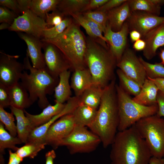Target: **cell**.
Here are the masks:
<instances>
[{
    "label": "cell",
    "instance_id": "60d3db41",
    "mask_svg": "<svg viewBox=\"0 0 164 164\" xmlns=\"http://www.w3.org/2000/svg\"><path fill=\"white\" fill-rule=\"evenodd\" d=\"M10 105L8 87L0 83V107L4 108Z\"/></svg>",
    "mask_w": 164,
    "mask_h": 164
},
{
    "label": "cell",
    "instance_id": "e0dca14e",
    "mask_svg": "<svg viewBox=\"0 0 164 164\" xmlns=\"http://www.w3.org/2000/svg\"><path fill=\"white\" fill-rule=\"evenodd\" d=\"M17 34L26 44V54L30 59L32 66L38 69H45L44 54L42 51L41 39L22 32H17Z\"/></svg>",
    "mask_w": 164,
    "mask_h": 164
},
{
    "label": "cell",
    "instance_id": "ffe728a7",
    "mask_svg": "<svg viewBox=\"0 0 164 164\" xmlns=\"http://www.w3.org/2000/svg\"><path fill=\"white\" fill-rule=\"evenodd\" d=\"M55 102L54 105L50 104L43 109L40 114H30L24 109L25 114L29 120L33 129L47 122L64 109L66 104Z\"/></svg>",
    "mask_w": 164,
    "mask_h": 164
},
{
    "label": "cell",
    "instance_id": "f546056e",
    "mask_svg": "<svg viewBox=\"0 0 164 164\" xmlns=\"http://www.w3.org/2000/svg\"><path fill=\"white\" fill-rule=\"evenodd\" d=\"M104 89L92 85L86 90L79 97V104L88 106L97 109Z\"/></svg>",
    "mask_w": 164,
    "mask_h": 164
},
{
    "label": "cell",
    "instance_id": "9f6ffc18",
    "mask_svg": "<svg viewBox=\"0 0 164 164\" xmlns=\"http://www.w3.org/2000/svg\"><path fill=\"white\" fill-rule=\"evenodd\" d=\"M162 4H164V0H162Z\"/></svg>",
    "mask_w": 164,
    "mask_h": 164
},
{
    "label": "cell",
    "instance_id": "44dd1931",
    "mask_svg": "<svg viewBox=\"0 0 164 164\" xmlns=\"http://www.w3.org/2000/svg\"><path fill=\"white\" fill-rule=\"evenodd\" d=\"M131 12L127 0L121 5L107 12V24L113 31L115 32L119 31L130 16Z\"/></svg>",
    "mask_w": 164,
    "mask_h": 164
},
{
    "label": "cell",
    "instance_id": "d6986e66",
    "mask_svg": "<svg viewBox=\"0 0 164 164\" xmlns=\"http://www.w3.org/2000/svg\"><path fill=\"white\" fill-rule=\"evenodd\" d=\"M73 20L85 30L88 36L99 43L105 48L108 49L107 41L103 34L99 26L81 13L71 14Z\"/></svg>",
    "mask_w": 164,
    "mask_h": 164
},
{
    "label": "cell",
    "instance_id": "6da1fadb",
    "mask_svg": "<svg viewBox=\"0 0 164 164\" xmlns=\"http://www.w3.org/2000/svg\"><path fill=\"white\" fill-rule=\"evenodd\" d=\"M111 164H149L152 155L135 125L118 131L111 145Z\"/></svg>",
    "mask_w": 164,
    "mask_h": 164
},
{
    "label": "cell",
    "instance_id": "f5cc1de1",
    "mask_svg": "<svg viewBox=\"0 0 164 164\" xmlns=\"http://www.w3.org/2000/svg\"><path fill=\"white\" fill-rule=\"evenodd\" d=\"M149 164H164V159L163 158H160L152 156Z\"/></svg>",
    "mask_w": 164,
    "mask_h": 164
},
{
    "label": "cell",
    "instance_id": "9c48e42d",
    "mask_svg": "<svg viewBox=\"0 0 164 164\" xmlns=\"http://www.w3.org/2000/svg\"><path fill=\"white\" fill-rule=\"evenodd\" d=\"M48 28L45 20L29 9L15 19L8 29L25 33L41 39L44 30Z\"/></svg>",
    "mask_w": 164,
    "mask_h": 164
},
{
    "label": "cell",
    "instance_id": "5b68a950",
    "mask_svg": "<svg viewBox=\"0 0 164 164\" xmlns=\"http://www.w3.org/2000/svg\"><path fill=\"white\" fill-rule=\"evenodd\" d=\"M25 69L29 70L28 74L24 71L21 76V84L28 92L32 104L37 100L41 109H43L50 104L47 95H51L59 81V78L52 77L45 69H38L30 64L29 58L26 54L23 60Z\"/></svg>",
    "mask_w": 164,
    "mask_h": 164
},
{
    "label": "cell",
    "instance_id": "681fc988",
    "mask_svg": "<svg viewBox=\"0 0 164 164\" xmlns=\"http://www.w3.org/2000/svg\"><path fill=\"white\" fill-rule=\"evenodd\" d=\"M145 41L142 39H140L134 43L133 47L136 51H143L145 48Z\"/></svg>",
    "mask_w": 164,
    "mask_h": 164
},
{
    "label": "cell",
    "instance_id": "7bdbcfd3",
    "mask_svg": "<svg viewBox=\"0 0 164 164\" xmlns=\"http://www.w3.org/2000/svg\"><path fill=\"white\" fill-rule=\"evenodd\" d=\"M0 5L11 9L19 16L21 14L17 0H0Z\"/></svg>",
    "mask_w": 164,
    "mask_h": 164
},
{
    "label": "cell",
    "instance_id": "7dc6e473",
    "mask_svg": "<svg viewBox=\"0 0 164 164\" xmlns=\"http://www.w3.org/2000/svg\"><path fill=\"white\" fill-rule=\"evenodd\" d=\"M21 15L29 9L31 0H17Z\"/></svg>",
    "mask_w": 164,
    "mask_h": 164
},
{
    "label": "cell",
    "instance_id": "11a10c76",
    "mask_svg": "<svg viewBox=\"0 0 164 164\" xmlns=\"http://www.w3.org/2000/svg\"><path fill=\"white\" fill-rule=\"evenodd\" d=\"M159 56L162 60L161 63L164 65V49L161 50Z\"/></svg>",
    "mask_w": 164,
    "mask_h": 164
},
{
    "label": "cell",
    "instance_id": "277c9868",
    "mask_svg": "<svg viewBox=\"0 0 164 164\" xmlns=\"http://www.w3.org/2000/svg\"><path fill=\"white\" fill-rule=\"evenodd\" d=\"M80 26L73 20L62 33L56 38L41 39L42 41L53 44L60 50L69 63L70 70L73 71L87 68L84 59L86 38Z\"/></svg>",
    "mask_w": 164,
    "mask_h": 164
},
{
    "label": "cell",
    "instance_id": "5bb4252c",
    "mask_svg": "<svg viewBox=\"0 0 164 164\" xmlns=\"http://www.w3.org/2000/svg\"><path fill=\"white\" fill-rule=\"evenodd\" d=\"M129 31L135 30L141 36V39L152 29L164 23V17L155 15L141 11L131 12L126 21Z\"/></svg>",
    "mask_w": 164,
    "mask_h": 164
},
{
    "label": "cell",
    "instance_id": "bcb514c9",
    "mask_svg": "<svg viewBox=\"0 0 164 164\" xmlns=\"http://www.w3.org/2000/svg\"><path fill=\"white\" fill-rule=\"evenodd\" d=\"M9 152V158L7 164H20L23 160V159L19 157L15 152H13L10 150Z\"/></svg>",
    "mask_w": 164,
    "mask_h": 164
},
{
    "label": "cell",
    "instance_id": "9a60e30c",
    "mask_svg": "<svg viewBox=\"0 0 164 164\" xmlns=\"http://www.w3.org/2000/svg\"><path fill=\"white\" fill-rule=\"evenodd\" d=\"M128 23L126 21L121 29L114 32L107 24L104 36L107 41V44L111 53L118 63L128 47V36L129 33Z\"/></svg>",
    "mask_w": 164,
    "mask_h": 164
},
{
    "label": "cell",
    "instance_id": "3957f363",
    "mask_svg": "<svg viewBox=\"0 0 164 164\" xmlns=\"http://www.w3.org/2000/svg\"><path fill=\"white\" fill-rule=\"evenodd\" d=\"M84 59L92 77L93 86L104 89L115 78L117 62L109 49L88 36Z\"/></svg>",
    "mask_w": 164,
    "mask_h": 164
},
{
    "label": "cell",
    "instance_id": "74e56055",
    "mask_svg": "<svg viewBox=\"0 0 164 164\" xmlns=\"http://www.w3.org/2000/svg\"><path fill=\"white\" fill-rule=\"evenodd\" d=\"M81 13L97 24L101 29L103 33L105 32L108 21L107 12L95 10Z\"/></svg>",
    "mask_w": 164,
    "mask_h": 164
},
{
    "label": "cell",
    "instance_id": "30bf717a",
    "mask_svg": "<svg viewBox=\"0 0 164 164\" xmlns=\"http://www.w3.org/2000/svg\"><path fill=\"white\" fill-rule=\"evenodd\" d=\"M19 57L0 52V83L8 87L19 82L25 70L23 63L17 60Z\"/></svg>",
    "mask_w": 164,
    "mask_h": 164
},
{
    "label": "cell",
    "instance_id": "ac0fdd59",
    "mask_svg": "<svg viewBox=\"0 0 164 164\" xmlns=\"http://www.w3.org/2000/svg\"><path fill=\"white\" fill-rule=\"evenodd\" d=\"M142 39L146 44L143 55L151 60L156 55L157 49L164 45V23L152 29Z\"/></svg>",
    "mask_w": 164,
    "mask_h": 164
},
{
    "label": "cell",
    "instance_id": "7402d4cb",
    "mask_svg": "<svg viewBox=\"0 0 164 164\" xmlns=\"http://www.w3.org/2000/svg\"><path fill=\"white\" fill-rule=\"evenodd\" d=\"M70 86L75 96L80 97L87 89L93 85L91 74L87 68L73 71L71 77Z\"/></svg>",
    "mask_w": 164,
    "mask_h": 164
},
{
    "label": "cell",
    "instance_id": "6f0895ef",
    "mask_svg": "<svg viewBox=\"0 0 164 164\" xmlns=\"http://www.w3.org/2000/svg\"><path fill=\"white\" fill-rule=\"evenodd\" d=\"M163 159H164V156H163Z\"/></svg>",
    "mask_w": 164,
    "mask_h": 164
},
{
    "label": "cell",
    "instance_id": "8992f818",
    "mask_svg": "<svg viewBox=\"0 0 164 164\" xmlns=\"http://www.w3.org/2000/svg\"><path fill=\"white\" fill-rule=\"evenodd\" d=\"M119 122L118 130H125L143 118L156 114L157 104L149 106L140 104L135 102L130 95L116 84Z\"/></svg>",
    "mask_w": 164,
    "mask_h": 164
},
{
    "label": "cell",
    "instance_id": "e575fe53",
    "mask_svg": "<svg viewBox=\"0 0 164 164\" xmlns=\"http://www.w3.org/2000/svg\"><path fill=\"white\" fill-rule=\"evenodd\" d=\"M72 17L66 16L60 23L51 28L45 29L43 32V39H51L54 38L62 33L73 22Z\"/></svg>",
    "mask_w": 164,
    "mask_h": 164
},
{
    "label": "cell",
    "instance_id": "ba28073f",
    "mask_svg": "<svg viewBox=\"0 0 164 164\" xmlns=\"http://www.w3.org/2000/svg\"><path fill=\"white\" fill-rule=\"evenodd\" d=\"M101 143L99 137L86 127L75 125L70 133L60 142L66 146L70 153H89L95 150Z\"/></svg>",
    "mask_w": 164,
    "mask_h": 164
},
{
    "label": "cell",
    "instance_id": "c3c4849f",
    "mask_svg": "<svg viewBox=\"0 0 164 164\" xmlns=\"http://www.w3.org/2000/svg\"><path fill=\"white\" fill-rule=\"evenodd\" d=\"M46 164H53V161L56 157V154L53 150L47 152L45 155Z\"/></svg>",
    "mask_w": 164,
    "mask_h": 164
},
{
    "label": "cell",
    "instance_id": "f907efd6",
    "mask_svg": "<svg viewBox=\"0 0 164 164\" xmlns=\"http://www.w3.org/2000/svg\"><path fill=\"white\" fill-rule=\"evenodd\" d=\"M148 79L152 80L156 85L159 90L164 92V78Z\"/></svg>",
    "mask_w": 164,
    "mask_h": 164
},
{
    "label": "cell",
    "instance_id": "d590c367",
    "mask_svg": "<svg viewBox=\"0 0 164 164\" xmlns=\"http://www.w3.org/2000/svg\"><path fill=\"white\" fill-rule=\"evenodd\" d=\"M139 59L145 69L147 78H164V65L161 63H150L145 60L141 56Z\"/></svg>",
    "mask_w": 164,
    "mask_h": 164
},
{
    "label": "cell",
    "instance_id": "52a82bcc",
    "mask_svg": "<svg viewBox=\"0 0 164 164\" xmlns=\"http://www.w3.org/2000/svg\"><path fill=\"white\" fill-rule=\"evenodd\" d=\"M145 140L152 156L164 155V119L156 114L141 119L134 124Z\"/></svg>",
    "mask_w": 164,
    "mask_h": 164
},
{
    "label": "cell",
    "instance_id": "d4e9b609",
    "mask_svg": "<svg viewBox=\"0 0 164 164\" xmlns=\"http://www.w3.org/2000/svg\"><path fill=\"white\" fill-rule=\"evenodd\" d=\"M11 113L15 117L17 121V137L22 143H26L28 138L33 129L31 124L25 114L24 110L10 106Z\"/></svg>",
    "mask_w": 164,
    "mask_h": 164
},
{
    "label": "cell",
    "instance_id": "4fadbf2b",
    "mask_svg": "<svg viewBox=\"0 0 164 164\" xmlns=\"http://www.w3.org/2000/svg\"><path fill=\"white\" fill-rule=\"evenodd\" d=\"M75 125L73 116L70 113L65 115L54 122L48 129L45 143L54 149L59 146L60 142L72 132Z\"/></svg>",
    "mask_w": 164,
    "mask_h": 164
},
{
    "label": "cell",
    "instance_id": "8fae6325",
    "mask_svg": "<svg viewBox=\"0 0 164 164\" xmlns=\"http://www.w3.org/2000/svg\"><path fill=\"white\" fill-rule=\"evenodd\" d=\"M42 42L45 70L53 77L58 79L62 72L70 70V65L57 47L50 43Z\"/></svg>",
    "mask_w": 164,
    "mask_h": 164
},
{
    "label": "cell",
    "instance_id": "cb8c5ba5",
    "mask_svg": "<svg viewBox=\"0 0 164 164\" xmlns=\"http://www.w3.org/2000/svg\"><path fill=\"white\" fill-rule=\"evenodd\" d=\"M158 91L155 84L147 78L139 93L132 98V99L136 103L145 106L157 104L156 99Z\"/></svg>",
    "mask_w": 164,
    "mask_h": 164
},
{
    "label": "cell",
    "instance_id": "f35d334b",
    "mask_svg": "<svg viewBox=\"0 0 164 164\" xmlns=\"http://www.w3.org/2000/svg\"><path fill=\"white\" fill-rule=\"evenodd\" d=\"M66 17L56 9L51 13H48L46 14L45 21L48 28H50L60 23Z\"/></svg>",
    "mask_w": 164,
    "mask_h": 164
},
{
    "label": "cell",
    "instance_id": "8d00e7d4",
    "mask_svg": "<svg viewBox=\"0 0 164 164\" xmlns=\"http://www.w3.org/2000/svg\"><path fill=\"white\" fill-rule=\"evenodd\" d=\"M14 115L5 111L4 108L0 107V121L5 126V129L12 136L15 137L17 134L16 125L14 123Z\"/></svg>",
    "mask_w": 164,
    "mask_h": 164
},
{
    "label": "cell",
    "instance_id": "2e32d148",
    "mask_svg": "<svg viewBox=\"0 0 164 164\" xmlns=\"http://www.w3.org/2000/svg\"><path fill=\"white\" fill-rule=\"evenodd\" d=\"M79 104V97H71L66 104L64 109L59 114L53 117L44 125L33 129L30 133L26 143H45V138L46 132L51 125L62 116L72 113Z\"/></svg>",
    "mask_w": 164,
    "mask_h": 164
},
{
    "label": "cell",
    "instance_id": "836d02e7",
    "mask_svg": "<svg viewBox=\"0 0 164 164\" xmlns=\"http://www.w3.org/2000/svg\"><path fill=\"white\" fill-rule=\"evenodd\" d=\"M46 145L45 143H27L23 146L19 148L15 152L23 159L26 157L33 159L39 151L45 149Z\"/></svg>",
    "mask_w": 164,
    "mask_h": 164
},
{
    "label": "cell",
    "instance_id": "f1b7e54d",
    "mask_svg": "<svg viewBox=\"0 0 164 164\" xmlns=\"http://www.w3.org/2000/svg\"><path fill=\"white\" fill-rule=\"evenodd\" d=\"M22 143L17 137H13L8 133L5 128L3 124L0 122V164L4 163L3 155L5 153V149L9 148L16 151L19 148L16 145Z\"/></svg>",
    "mask_w": 164,
    "mask_h": 164
},
{
    "label": "cell",
    "instance_id": "b9f144b4",
    "mask_svg": "<svg viewBox=\"0 0 164 164\" xmlns=\"http://www.w3.org/2000/svg\"><path fill=\"white\" fill-rule=\"evenodd\" d=\"M127 1V0H108L104 5L95 10L107 12L121 5Z\"/></svg>",
    "mask_w": 164,
    "mask_h": 164
},
{
    "label": "cell",
    "instance_id": "f6af8a7d",
    "mask_svg": "<svg viewBox=\"0 0 164 164\" xmlns=\"http://www.w3.org/2000/svg\"><path fill=\"white\" fill-rule=\"evenodd\" d=\"M158 109L156 114L159 117H164V92L159 90L157 96Z\"/></svg>",
    "mask_w": 164,
    "mask_h": 164
},
{
    "label": "cell",
    "instance_id": "4dcf8cb0",
    "mask_svg": "<svg viewBox=\"0 0 164 164\" xmlns=\"http://www.w3.org/2000/svg\"><path fill=\"white\" fill-rule=\"evenodd\" d=\"M60 0H32L29 9L39 17L45 20L50 11L56 9Z\"/></svg>",
    "mask_w": 164,
    "mask_h": 164
},
{
    "label": "cell",
    "instance_id": "ab89813d",
    "mask_svg": "<svg viewBox=\"0 0 164 164\" xmlns=\"http://www.w3.org/2000/svg\"><path fill=\"white\" fill-rule=\"evenodd\" d=\"M19 16L14 11L5 7L0 6V23L5 22L11 25Z\"/></svg>",
    "mask_w": 164,
    "mask_h": 164
},
{
    "label": "cell",
    "instance_id": "1f68e13d",
    "mask_svg": "<svg viewBox=\"0 0 164 164\" xmlns=\"http://www.w3.org/2000/svg\"><path fill=\"white\" fill-rule=\"evenodd\" d=\"M89 0H60L57 9L65 16L72 14L81 13Z\"/></svg>",
    "mask_w": 164,
    "mask_h": 164
},
{
    "label": "cell",
    "instance_id": "7c38bea8",
    "mask_svg": "<svg viewBox=\"0 0 164 164\" xmlns=\"http://www.w3.org/2000/svg\"><path fill=\"white\" fill-rule=\"evenodd\" d=\"M117 67L141 87L147 78L145 69L139 57L133 50L128 47L117 63Z\"/></svg>",
    "mask_w": 164,
    "mask_h": 164
},
{
    "label": "cell",
    "instance_id": "603a6c76",
    "mask_svg": "<svg viewBox=\"0 0 164 164\" xmlns=\"http://www.w3.org/2000/svg\"><path fill=\"white\" fill-rule=\"evenodd\" d=\"M10 99V106L21 109L29 107L32 103L30 99L29 93L19 82L8 87Z\"/></svg>",
    "mask_w": 164,
    "mask_h": 164
},
{
    "label": "cell",
    "instance_id": "83f0119b",
    "mask_svg": "<svg viewBox=\"0 0 164 164\" xmlns=\"http://www.w3.org/2000/svg\"><path fill=\"white\" fill-rule=\"evenodd\" d=\"M128 2L131 12L141 11L159 16L160 0H128Z\"/></svg>",
    "mask_w": 164,
    "mask_h": 164
},
{
    "label": "cell",
    "instance_id": "816d5d0a",
    "mask_svg": "<svg viewBox=\"0 0 164 164\" xmlns=\"http://www.w3.org/2000/svg\"><path fill=\"white\" fill-rule=\"evenodd\" d=\"M129 33L131 40L133 42H135L136 41L141 39V35L137 31H132L129 32Z\"/></svg>",
    "mask_w": 164,
    "mask_h": 164
},
{
    "label": "cell",
    "instance_id": "484cf974",
    "mask_svg": "<svg viewBox=\"0 0 164 164\" xmlns=\"http://www.w3.org/2000/svg\"><path fill=\"white\" fill-rule=\"evenodd\" d=\"M70 74L71 70H68L60 74L59 82L54 90L55 101L63 104L72 97L71 88L69 83Z\"/></svg>",
    "mask_w": 164,
    "mask_h": 164
},
{
    "label": "cell",
    "instance_id": "7a4b0ae2",
    "mask_svg": "<svg viewBox=\"0 0 164 164\" xmlns=\"http://www.w3.org/2000/svg\"><path fill=\"white\" fill-rule=\"evenodd\" d=\"M116 78L104 89L95 119L88 127L100 138L103 147L111 145L119 122Z\"/></svg>",
    "mask_w": 164,
    "mask_h": 164
},
{
    "label": "cell",
    "instance_id": "db71d44e",
    "mask_svg": "<svg viewBox=\"0 0 164 164\" xmlns=\"http://www.w3.org/2000/svg\"><path fill=\"white\" fill-rule=\"evenodd\" d=\"M11 25L5 22L1 23L0 25V30L8 29Z\"/></svg>",
    "mask_w": 164,
    "mask_h": 164
},
{
    "label": "cell",
    "instance_id": "4316f807",
    "mask_svg": "<svg viewBox=\"0 0 164 164\" xmlns=\"http://www.w3.org/2000/svg\"><path fill=\"white\" fill-rule=\"evenodd\" d=\"M97 110L88 106L79 104L72 113L75 125L88 127L94 120Z\"/></svg>",
    "mask_w": 164,
    "mask_h": 164
},
{
    "label": "cell",
    "instance_id": "ee69618b",
    "mask_svg": "<svg viewBox=\"0 0 164 164\" xmlns=\"http://www.w3.org/2000/svg\"><path fill=\"white\" fill-rule=\"evenodd\" d=\"M108 0H89L88 4L83 10L81 13L93 11L99 8L107 2Z\"/></svg>",
    "mask_w": 164,
    "mask_h": 164
},
{
    "label": "cell",
    "instance_id": "d6a6232c",
    "mask_svg": "<svg viewBox=\"0 0 164 164\" xmlns=\"http://www.w3.org/2000/svg\"><path fill=\"white\" fill-rule=\"evenodd\" d=\"M119 80V85L128 94L137 95L139 93L142 87L136 82L125 75L120 69L116 71Z\"/></svg>",
    "mask_w": 164,
    "mask_h": 164
}]
</instances>
